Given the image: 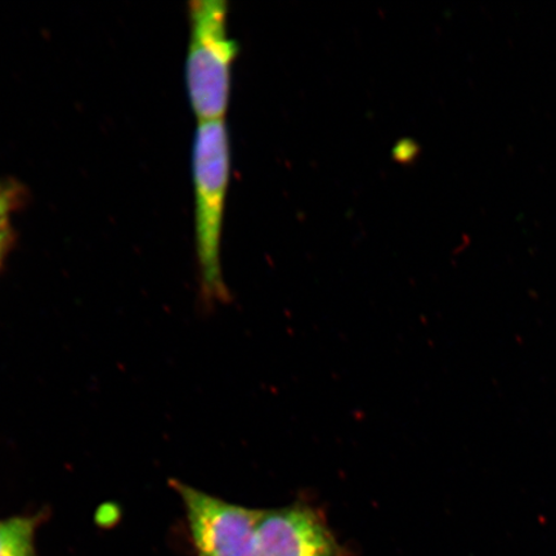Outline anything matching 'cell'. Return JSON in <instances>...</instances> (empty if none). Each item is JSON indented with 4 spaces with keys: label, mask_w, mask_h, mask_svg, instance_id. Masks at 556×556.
<instances>
[{
    "label": "cell",
    "mask_w": 556,
    "mask_h": 556,
    "mask_svg": "<svg viewBox=\"0 0 556 556\" xmlns=\"http://www.w3.org/2000/svg\"><path fill=\"white\" fill-rule=\"evenodd\" d=\"M35 517H13L0 520V556H37Z\"/></svg>",
    "instance_id": "obj_5"
},
{
    "label": "cell",
    "mask_w": 556,
    "mask_h": 556,
    "mask_svg": "<svg viewBox=\"0 0 556 556\" xmlns=\"http://www.w3.org/2000/svg\"><path fill=\"white\" fill-rule=\"evenodd\" d=\"M190 43L186 60L187 92L199 122L225 121L231 96L238 41L228 30L226 0L189 4Z\"/></svg>",
    "instance_id": "obj_2"
},
{
    "label": "cell",
    "mask_w": 556,
    "mask_h": 556,
    "mask_svg": "<svg viewBox=\"0 0 556 556\" xmlns=\"http://www.w3.org/2000/svg\"><path fill=\"white\" fill-rule=\"evenodd\" d=\"M12 241L13 232L10 225V219L0 222V266H2L7 254L10 252Z\"/></svg>",
    "instance_id": "obj_7"
},
{
    "label": "cell",
    "mask_w": 556,
    "mask_h": 556,
    "mask_svg": "<svg viewBox=\"0 0 556 556\" xmlns=\"http://www.w3.org/2000/svg\"><path fill=\"white\" fill-rule=\"evenodd\" d=\"M255 556H351L318 506L296 502L261 510Z\"/></svg>",
    "instance_id": "obj_4"
},
{
    "label": "cell",
    "mask_w": 556,
    "mask_h": 556,
    "mask_svg": "<svg viewBox=\"0 0 556 556\" xmlns=\"http://www.w3.org/2000/svg\"><path fill=\"white\" fill-rule=\"evenodd\" d=\"M18 199L15 187L0 180V222L10 219L11 213L18 206Z\"/></svg>",
    "instance_id": "obj_6"
},
{
    "label": "cell",
    "mask_w": 556,
    "mask_h": 556,
    "mask_svg": "<svg viewBox=\"0 0 556 556\" xmlns=\"http://www.w3.org/2000/svg\"><path fill=\"white\" fill-rule=\"evenodd\" d=\"M186 513L197 556H255L261 510L231 504L173 482Z\"/></svg>",
    "instance_id": "obj_3"
},
{
    "label": "cell",
    "mask_w": 556,
    "mask_h": 556,
    "mask_svg": "<svg viewBox=\"0 0 556 556\" xmlns=\"http://www.w3.org/2000/svg\"><path fill=\"white\" fill-rule=\"evenodd\" d=\"M231 170V144L225 121L199 122L192 150L194 241L201 289L207 301H226L222 275V231Z\"/></svg>",
    "instance_id": "obj_1"
}]
</instances>
